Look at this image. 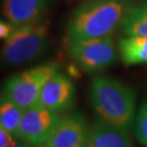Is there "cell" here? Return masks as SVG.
Segmentation results:
<instances>
[{
	"label": "cell",
	"mask_w": 147,
	"mask_h": 147,
	"mask_svg": "<svg viewBox=\"0 0 147 147\" xmlns=\"http://www.w3.org/2000/svg\"><path fill=\"white\" fill-rule=\"evenodd\" d=\"M128 9L127 0H94L80 6L68 22L67 42L110 36Z\"/></svg>",
	"instance_id": "obj_1"
},
{
	"label": "cell",
	"mask_w": 147,
	"mask_h": 147,
	"mask_svg": "<svg viewBox=\"0 0 147 147\" xmlns=\"http://www.w3.org/2000/svg\"><path fill=\"white\" fill-rule=\"evenodd\" d=\"M89 100L98 119L127 129L134 119L136 93L133 88L116 78L98 76L93 78Z\"/></svg>",
	"instance_id": "obj_2"
},
{
	"label": "cell",
	"mask_w": 147,
	"mask_h": 147,
	"mask_svg": "<svg viewBox=\"0 0 147 147\" xmlns=\"http://www.w3.org/2000/svg\"><path fill=\"white\" fill-rule=\"evenodd\" d=\"M49 23L39 21L18 26L5 40L2 59L6 65H22L39 57L48 47Z\"/></svg>",
	"instance_id": "obj_3"
},
{
	"label": "cell",
	"mask_w": 147,
	"mask_h": 147,
	"mask_svg": "<svg viewBox=\"0 0 147 147\" xmlns=\"http://www.w3.org/2000/svg\"><path fill=\"white\" fill-rule=\"evenodd\" d=\"M58 65L47 63L17 73L6 79L2 96L26 110L37 103L45 83L58 72Z\"/></svg>",
	"instance_id": "obj_4"
},
{
	"label": "cell",
	"mask_w": 147,
	"mask_h": 147,
	"mask_svg": "<svg viewBox=\"0 0 147 147\" xmlns=\"http://www.w3.org/2000/svg\"><path fill=\"white\" fill-rule=\"evenodd\" d=\"M72 59L86 73L101 72L117 59V48L112 36L68 42Z\"/></svg>",
	"instance_id": "obj_5"
},
{
	"label": "cell",
	"mask_w": 147,
	"mask_h": 147,
	"mask_svg": "<svg viewBox=\"0 0 147 147\" xmlns=\"http://www.w3.org/2000/svg\"><path fill=\"white\" fill-rule=\"evenodd\" d=\"M61 117L38 103L24 111L17 138L30 144H46Z\"/></svg>",
	"instance_id": "obj_6"
},
{
	"label": "cell",
	"mask_w": 147,
	"mask_h": 147,
	"mask_svg": "<svg viewBox=\"0 0 147 147\" xmlns=\"http://www.w3.org/2000/svg\"><path fill=\"white\" fill-rule=\"evenodd\" d=\"M90 129L80 113L61 117L54 133L46 142L47 147H88Z\"/></svg>",
	"instance_id": "obj_7"
},
{
	"label": "cell",
	"mask_w": 147,
	"mask_h": 147,
	"mask_svg": "<svg viewBox=\"0 0 147 147\" xmlns=\"http://www.w3.org/2000/svg\"><path fill=\"white\" fill-rule=\"evenodd\" d=\"M75 95L76 90L73 81L66 75L57 72L43 86L37 103L58 114L72 107Z\"/></svg>",
	"instance_id": "obj_8"
},
{
	"label": "cell",
	"mask_w": 147,
	"mask_h": 147,
	"mask_svg": "<svg viewBox=\"0 0 147 147\" xmlns=\"http://www.w3.org/2000/svg\"><path fill=\"white\" fill-rule=\"evenodd\" d=\"M48 0H3L2 13L6 20L16 27L44 19Z\"/></svg>",
	"instance_id": "obj_9"
},
{
	"label": "cell",
	"mask_w": 147,
	"mask_h": 147,
	"mask_svg": "<svg viewBox=\"0 0 147 147\" xmlns=\"http://www.w3.org/2000/svg\"><path fill=\"white\" fill-rule=\"evenodd\" d=\"M88 147H134L127 129L98 119L90 129Z\"/></svg>",
	"instance_id": "obj_10"
},
{
	"label": "cell",
	"mask_w": 147,
	"mask_h": 147,
	"mask_svg": "<svg viewBox=\"0 0 147 147\" xmlns=\"http://www.w3.org/2000/svg\"><path fill=\"white\" fill-rule=\"evenodd\" d=\"M119 50L120 58L125 65L147 63V37H123L119 40Z\"/></svg>",
	"instance_id": "obj_11"
},
{
	"label": "cell",
	"mask_w": 147,
	"mask_h": 147,
	"mask_svg": "<svg viewBox=\"0 0 147 147\" xmlns=\"http://www.w3.org/2000/svg\"><path fill=\"white\" fill-rule=\"evenodd\" d=\"M120 26L126 36L147 37V3L129 8Z\"/></svg>",
	"instance_id": "obj_12"
},
{
	"label": "cell",
	"mask_w": 147,
	"mask_h": 147,
	"mask_svg": "<svg viewBox=\"0 0 147 147\" xmlns=\"http://www.w3.org/2000/svg\"><path fill=\"white\" fill-rule=\"evenodd\" d=\"M24 111L10 99L1 96L0 104V127L17 138Z\"/></svg>",
	"instance_id": "obj_13"
},
{
	"label": "cell",
	"mask_w": 147,
	"mask_h": 147,
	"mask_svg": "<svg viewBox=\"0 0 147 147\" xmlns=\"http://www.w3.org/2000/svg\"><path fill=\"white\" fill-rule=\"evenodd\" d=\"M135 135L138 140L147 147V100L140 105L135 120Z\"/></svg>",
	"instance_id": "obj_14"
},
{
	"label": "cell",
	"mask_w": 147,
	"mask_h": 147,
	"mask_svg": "<svg viewBox=\"0 0 147 147\" xmlns=\"http://www.w3.org/2000/svg\"><path fill=\"white\" fill-rule=\"evenodd\" d=\"M16 26L13 25L8 20H1L0 22V37L2 39L6 40L7 38L13 34V32L16 30Z\"/></svg>",
	"instance_id": "obj_15"
},
{
	"label": "cell",
	"mask_w": 147,
	"mask_h": 147,
	"mask_svg": "<svg viewBox=\"0 0 147 147\" xmlns=\"http://www.w3.org/2000/svg\"><path fill=\"white\" fill-rule=\"evenodd\" d=\"M18 138L13 137L9 132L0 127V147H9Z\"/></svg>",
	"instance_id": "obj_16"
},
{
	"label": "cell",
	"mask_w": 147,
	"mask_h": 147,
	"mask_svg": "<svg viewBox=\"0 0 147 147\" xmlns=\"http://www.w3.org/2000/svg\"><path fill=\"white\" fill-rule=\"evenodd\" d=\"M29 144L30 143L26 142L25 140H23L21 139H16L9 147H28Z\"/></svg>",
	"instance_id": "obj_17"
},
{
	"label": "cell",
	"mask_w": 147,
	"mask_h": 147,
	"mask_svg": "<svg viewBox=\"0 0 147 147\" xmlns=\"http://www.w3.org/2000/svg\"><path fill=\"white\" fill-rule=\"evenodd\" d=\"M28 147H47L45 144H41V145H34V144H29Z\"/></svg>",
	"instance_id": "obj_18"
}]
</instances>
